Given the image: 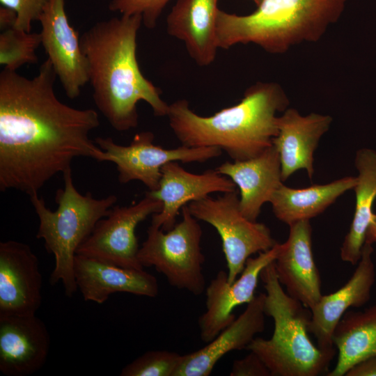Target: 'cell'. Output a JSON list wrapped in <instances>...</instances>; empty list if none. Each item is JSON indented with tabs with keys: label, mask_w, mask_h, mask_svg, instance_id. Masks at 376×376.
I'll return each instance as SVG.
<instances>
[{
	"label": "cell",
	"mask_w": 376,
	"mask_h": 376,
	"mask_svg": "<svg viewBox=\"0 0 376 376\" xmlns=\"http://www.w3.org/2000/svg\"><path fill=\"white\" fill-rule=\"evenodd\" d=\"M356 183L357 178L354 176L303 189L289 187L283 183L275 191L269 203L275 217L290 226L318 216L339 196L353 189Z\"/></svg>",
	"instance_id": "603a6c76"
},
{
	"label": "cell",
	"mask_w": 376,
	"mask_h": 376,
	"mask_svg": "<svg viewBox=\"0 0 376 376\" xmlns=\"http://www.w3.org/2000/svg\"><path fill=\"white\" fill-rule=\"evenodd\" d=\"M50 336L43 321L31 315L0 316V371L6 376H29L48 357Z\"/></svg>",
	"instance_id": "2e32d148"
},
{
	"label": "cell",
	"mask_w": 376,
	"mask_h": 376,
	"mask_svg": "<svg viewBox=\"0 0 376 376\" xmlns=\"http://www.w3.org/2000/svg\"><path fill=\"white\" fill-rule=\"evenodd\" d=\"M17 15L13 9L1 6L0 8V28L1 31L14 27Z\"/></svg>",
	"instance_id": "1f68e13d"
},
{
	"label": "cell",
	"mask_w": 376,
	"mask_h": 376,
	"mask_svg": "<svg viewBox=\"0 0 376 376\" xmlns=\"http://www.w3.org/2000/svg\"><path fill=\"white\" fill-rule=\"evenodd\" d=\"M265 293L247 304L243 313L203 347L182 355L174 376H208L225 354L246 349L265 329Z\"/></svg>",
	"instance_id": "ffe728a7"
},
{
	"label": "cell",
	"mask_w": 376,
	"mask_h": 376,
	"mask_svg": "<svg viewBox=\"0 0 376 376\" xmlns=\"http://www.w3.org/2000/svg\"><path fill=\"white\" fill-rule=\"evenodd\" d=\"M219 0H178L166 18L167 33L185 44L199 66L215 59L218 46L216 22Z\"/></svg>",
	"instance_id": "7402d4cb"
},
{
	"label": "cell",
	"mask_w": 376,
	"mask_h": 376,
	"mask_svg": "<svg viewBox=\"0 0 376 376\" xmlns=\"http://www.w3.org/2000/svg\"><path fill=\"white\" fill-rule=\"evenodd\" d=\"M41 44L40 33L26 32L15 27L1 31L0 63L5 68L17 71L26 64L38 63L36 49Z\"/></svg>",
	"instance_id": "484cf974"
},
{
	"label": "cell",
	"mask_w": 376,
	"mask_h": 376,
	"mask_svg": "<svg viewBox=\"0 0 376 376\" xmlns=\"http://www.w3.org/2000/svg\"><path fill=\"white\" fill-rule=\"evenodd\" d=\"M239 200L236 190L217 198L208 196L187 205L196 219L210 224L219 233L229 283L240 275L249 257L268 251L276 244L267 226L242 214Z\"/></svg>",
	"instance_id": "ba28073f"
},
{
	"label": "cell",
	"mask_w": 376,
	"mask_h": 376,
	"mask_svg": "<svg viewBox=\"0 0 376 376\" xmlns=\"http://www.w3.org/2000/svg\"><path fill=\"white\" fill-rule=\"evenodd\" d=\"M49 0H0L1 4L17 15L15 28L31 32L32 23L38 21Z\"/></svg>",
	"instance_id": "f1b7e54d"
},
{
	"label": "cell",
	"mask_w": 376,
	"mask_h": 376,
	"mask_svg": "<svg viewBox=\"0 0 376 376\" xmlns=\"http://www.w3.org/2000/svg\"><path fill=\"white\" fill-rule=\"evenodd\" d=\"M244 358L235 360L230 376H272L271 372L263 360L254 352Z\"/></svg>",
	"instance_id": "f546056e"
},
{
	"label": "cell",
	"mask_w": 376,
	"mask_h": 376,
	"mask_svg": "<svg viewBox=\"0 0 376 376\" xmlns=\"http://www.w3.org/2000/svg\"><path fill=\"white\" fill-rule=\"evenodd\" d=\"M171 0H111L109 9L122 15H140L148 29L157 24L164 8Z\"/></svg>",
	"instance_id": "83f0119b"
},
{
	"label": "cell",
	"mask_w": 376,
	"mask_h": 376,
	"mask_svg": "<svg viewBox=\"0 0 376 376\" xmlns=\"http://www.w3.org/2000/svg\"><path fill=\"white\" fill-rule=\"evenodd\" d=\"M358 171L357 183L353 189L356 203L350 230L340 248L343 261L352 265L358 263L366 242L368 228L371 221L373 205L376 198V151L363 148L359 149L354 159Z\"/></svg>",
	"instance_id": "cb8c5ba5"
},
{
	"label": "cell",
	"mask_w": 376,
	"mask_h": 376,
	"mask_svg": "<svg viewBox=\"0 0 376 376\" xmlns=\"http://www.w3.org/2000/svg\"><path fill=\"white\" fill-rule=\"evenodd\" d=\"M366 242L371 244H376V214L375 213L367 230Z\"/></svg>",
	"instance_id": "d6a6232c"
},
{
	"label": "cell",
	"mask_w": 376,
	"mask_h": 376,
	"mask_svg": "<svg viewBox=\"0 0 376 376\" xmlns=\"http://www.w3.org/2000/svg\"><path fill=\"white\" fill-rule=\"evenodd\" d=\"M289 100L274 82H257L235 105L210 116L196 113L187 100L169 104V125L182 145L217 147L233 161L260 155L273 145L278 133L276 113L284 111Z\"/></svg>",
	"instance_id": "3957f363"
},
{
	"label": "cell",
	"mask_w": 376,
	"mask_h": 376,
	"mask_svg": "<svg viewBox=\"0 0 376 376\" xmlns=\"http://www.w3.org/2000/svg\"><path fill=\"white\" fill-rule=\"evenodd\" d=\"M63 175L64 187L56 191L55 211L48 208L38 194L29 198L39 218L36 237L44 240L46 251L55 259L50 284L61 282L65 295L70 297L78 290L73 271L77 250L97 223L108 215L117 197L111 194L95 198L91 192L81 194L73 184L71 168Z\"/></svg>",
	"instance_id": "8992f818"
},
{
	"label": "cell",
	"mask_w": 376,
	"mask_h": 376,
	"mask_svg": "<svg viewBox=\"0 0 376 376\" xmlns=\"http://www.w3.org/2000/svg\"><path fill=\"white\" fill-rule=\"evenodd\" d=\"M140 15L100 21L84 32L80 45L87 61L93 98L98 110L118 132L137 127V104L143 100L156 116H167L169 104L147 79L136 58Z\"/></svg>",
	"instance_id": "7a4b0ae2"
},
{
	"label": "cell",
	"mask_w": 376,
	"mask_h": 376,
	"mask_svg": "<svg viewBox=\"0 0 376 376\" xmlns=\"http://www.w3.org/2000/svg\"><path fill=\"white\" fill-rule=\"evenodd\" d=\"M162 209V201L148 192L130 206H113L108 215L97 223L76 254L123 267L143 269L138 258L136 228L148 216Z\"/></svg>",
	"instance_id": "30bf717a"
},
{
	"label": "cell",
	"mask_w": 376,
	"mask_h": 376,
	"mask_svg": "<svg viewBox=\"0 0 376 376\" xmlns=\"http://www.w3.org/2000/svg\"><path fill=\"white\" fill-rule=\"evenodd\" d=\"M73 271L77 289L86 301L102 304L116 292L148 297H155L159 292L156 278L144 269L123 267L76 254Z\"/></svg>",
	"instance_id": "ac0fdd59"
},
{
	"label": "cell",
	"mask_w": 376,
	"mask_h": 376,
	"mask_svg": "<svg viewBox=\"0 0 376 376\" xmlns=\"http://www.w3.org/2000/svg\"><path fill=\"white\" fill-rule=\"evenodd\" d=\"M331 122L328 115L311 113L302 116L293 108L286 109L278 116V133L272 143L279 155L283 182L300 169L306 170L312 180L314 152Z\"/></svg>",
	"instance_id": "d6986e66"
},
{
	"label": "cell",
	"mask_w": 376,
	"mask_h": 376,
	"mask_svg": "<svg viewBox=\"0 0 376 376\" xmlns=\"http://www.w3.org/2000/svg\"><path fill=\"white\" fill-rule=\"evenodd\" d=\"M251 1H253L257 6H258L263 0H251Z\"/></svg>",
	"instance_id": "836d02e7"
},
{
	"label": "cell",
	"mask_w": 376,
	"mask_h": 376,
	"mask_svg": "<svg viewBox=\"0 0 376 376\" xmlns=\"http://www.w3.org/2000/svg\"><path fill=\"white\" fill-rule=\"evenodd\" d=\"M290 226L287 240L279 244L274 260L277 278L287 293L312 308L322 297L321 279L312 249L310 220Z\"/></svg>",
	"instance_id": "e0dca14e"
},
{
	"label": "cell",
	"mask_w": 376,
	"mask_h": 376,
	"mask_svg": "<svg viewBox=\"0 0 376 376\" xmlns=\"http://www.w3.org/2000/svg\"><path fill=\"white\" fill-rule=\"evenodd\" d=\"M161 171L158 188L148 192L162 203V210L152 215L151 225L165 231L173 228L180 210L188 203L212 193L237 190L236 185L216 169L195 174L186 171L177 162H170L162 166Z\"/></svg>",
	"instance_id": "9a60e30c"
},
{
	"label": "cell",
	"mask_w": 376,
	"mask_h": 376,
	"mask_svg": "<svg viewBox=\"0 0 376 376\" xmlns=\"http://www.w3.org/2000/svg\"><path fill=\"white\" fill-rule=\"evenodd\" d=\"M332 341L338 355L328 376H343L360 361L376 355V304L363 311H347L336 325Z\"/></svg>",
	"instance_id": "d4e9b609"
},
{
	"label": "cell",
	"mask_w": 376,
	"mask_h": 376,
	"mask_svg": "<svg viewBox=\"0 0 376 376\" xmlns=\"http://www.w3.org/2000/svg\"><path fill=\"white\" fill-rule=\"evenodd\" d=\"M274 261L260 275L266 291L264 311L274 320V332L269 339L255 337L246 350L263 360L272 376L328 373L336 350H321L311 341L308 336L311 309L283 290Z\"/></svg>",
	"instance_id": "5b68a950"
},
{
	"label": "cell",
	"mask_w": 376,
	"mask_h": 376,
	"mask_svg": "<svg viewBox=\"0 0 376 376\" xmlns=\"http://www.w3.org/2000/svg\"><path fill=\"white\" fill-rule=\"evenodd\" d=\"M38 22L41 45L70 99L77 98L89 82L87 61L78 32L70 25L65 0H49Z\"/></svg>",
	"instance_id": "7c38bea8"
},
{
	"label": "cell",
	"mask_w": 376,
	"mask_h": 376,
	"mask_svg": "<svg viewBox=\"0 0 376 376\" xmlns=\"http://www.w3.org/2000/svg\"><path fill=\"white\" fill-rule=\"evenodd\" d=\"M182 220L167 231L150 225L138 258L143 268L153 267L171 286L197 296L205 290L203 231L187 205L182 208Z\"/></svg>",
	"instance_id": "52a82bcc"
},
{
	"label": "cell",
	"mask_w": 376,
	"mask_h": 376,
	"mask_svg": "<svg viewBox=\"0 0 376 376\" xmlns=\"http://www.w3.org/2000/svg\"><path fill=\"white\" fill-rule=\"evenodd\" d=\"M56 72L47 58L32 79L3 68L0 73V190L37 194L75 157L105 162L90 139L100 125L92 109L70 107L54 91Z\"/></svg>",
	"instance_id": "6da1fadb"
},
{
	"label": "cell",
	"mask_w": 376,
	"mask_h": 376,
	"mask_svg": "<svg viewBox=\"0 0 376 376\" xmlns=\"http://www.w3.org/2000/svg\"><path fill=\"white\" fill-rule=\"evenodd\" d=\"M182 355L168 350L147 351L127 364L120 376H174Z\"/></svg>",
	"instance_id": "4316f807"
},
{
	"label": "cell",
	"mask_w": 376,
	"mask_h": 376,
	"mask_svg": "<svg viewBox=\"0 0 376 376\" xmlns=\"http://www.w3.org/2000/svg\"><path fill=\"white\" fill-rule=\"evenodd\" d=\"M345 376H376V355L366 358L352 366Z\"/></svg>",
	"instance_id": "4dcf8cb0"
},
{
	"label": "cell",
	"mask_w": 376,
	"mask_h": 376,
	"mask_svg": "<svg viewBox=\"0 0 376 376\" xmlns=\"http://www.w3.org/2000/svg\"><path fill=\"white\" fill-rule=\"evenodd\" d=\"M279 243L269 250L249 257L240 275L233 282L228 281L227 272L220 270L205 288L206 310L198 319L200 336L207 343L231 324L235 318L234 309L248 304L256 296L262 270L273 262L278 253Z\"/></svg>",
	"instance_id": "8fae6325"
},
{
	"label": "cell",
	"mask_w": 376,
	"mask_h": 376,
	"mask_svg": "<svg viewBox=\"0 0 376 376\" xmlns=\"http://www.w3.org/2000/svg\"><path fill=\"white\" fill-rule=\"evenodd\" d=\"M347 0H263L246 15L219 9L218 48L253 43L272 54H281L302 42L318 40L343 12Z\"/></svg>",
	"instance_id": "277c9868"
},
{
	"label": "cell",
	"mask_w": 376,
	"mask_h": 376,
	"mask_svg": "<svg viewBox=\"0 0 376 376\" xmlns=\"http://www.w3.org/2000/svg\"><path fill=\"white\" fill-rule=\"evenodd\" d=\"M42 277L37 256L23 242H0V316L36 314Z\"/></svg>",
	"instance_id": "4fadbf2b"
},
{
	"label": "cell",
	"mask_w": 376,
	"mask_h": 376,
	"mask_svg": "<svg viewBox=\"0 0 376 376\" xmlns=\"http://www.w3.org/2000/svg\"><path fill=\"white\" fill-rule=\"evenodd\" d=\"M373 253L372 244L365 242L357 268L347 282L334 292L322 295L311 308L308 331L321 350H336L332 335L343 315L350 308L361 307L370 300L375 281Z\"/></svg>",
	"instance_id": "5bb4252c"
},
{
	"label": "cell",
	"mask_w": 376,
	"mask_h": 376,
	"mask_svg": "<svg viewBox=\"0 0 376 376\" xmlns=\"http://www.w3.org/2000/svg\"><path fill=\"white\" fill-rule=\"evenodd\" d=\"M154 134L150 131L136 134L128 146L117 144L111 137H97L95 143L104 152L105 161L116 165L120 183L132 180L143 183L149 191L159 187L162 168L168 162H204L221 155L217 147L164 148L154 144Z\"/></svg>",
	"instance_id": "9c48e42d"
},
{
	"label": "cell",
	"mask_w": 376,
	"mask_h": 376,
	"mask_svg": "<svg viewBox=\"0 0 376 376\" xmlns=\"http://www.w3.org/2000/svg\"><path fill=\"white\" fill-rule=\"evenodd\" d=\"M216 170L239 188L240 211L252 221H256L263 205L269 203L283 183L279 155L274 145L254 158L226 162Z\"/></svg>",
	"instance_id": "44dd1931"
}]
</instances>
